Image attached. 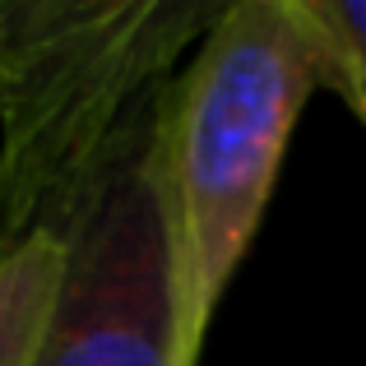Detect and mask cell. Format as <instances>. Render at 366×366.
I'll return each instance as SVG.
<instances>
[{
	"label": "cell",
	"mask_w": 366,
	"mask_h": 366,
	"mask_svg": "<svg viewBox=\"0 0 366 366\" xmlns=\"http://www.w3.org/2000/svg\"><path fill=\"white\" fill-rule=\"evenodd\" d=\"M315 56L292 0H227L172 74L149 144L167 246L172 366H199L209 325L274 195Z\"/></svg>",
	"instance_id": "1"
},
{
	"label": "cell",
	"mask_w": 366,
	"mask_h": 366,
	"mask_svg": "<svg viewBox=\"0 0 366 366\" xmlns=\"http://www.w3.org/2000/svg\"><path fill=\"white\" fill-rule=\"evenodd\" d=\"M214 0H19L0 5V246L61 237L89 195L144 158L177 61Z\"/></svg>",
	"instance_id": "2"
},
{
	"label": "cell",
	"mask_w": 366,
	"mask_h": 366,
	"mask_svg": "<svg viewBox=\"0 0 366 366\" xmlns=\"http://www.w3.org/2000/svg\"><path fill=\"white\" fill-rule=\"evenodd\" d=\"M37 366H172L167 246L149 149L112 172L65 223L61 283Z\"/></svg>",
	"instance_id": "3"
},
{
	"label": "cell",
	"mask_w": 366,
	"mask_h": 366,
	"mask_svg": "<svg viewBox=\"0 0 366 366\" xmlns=\"http://www.w3.org/2000/svg\"><path fill=\"white\" fill-rule=\"evenodd\" d=\"M61 283V237L28 232L0 246V366H37Z\"/></svg>",
	"instance_id": "4"
},
{
	"label": "cell",
	"mask_w": 366,
	"mask_h": 366,
	"mask_svg": "<svg viewBox=\"0 0 366 366\" xmlns=\"http://www.w3.org/2000/svg\"><path fill=\"white\" fill-rule=\"evenodd\" d=\"M311 37L315 84H330L366 125V0H292Z\"/></svg>",
	"instance_id": "5"
},
{
	"label": "cell",
	"mask_w": 366,
	"mask_h": 366,
	"mask_svg": "<svg viewBox=\"0 0 366 366\" xmlns=\"http://www.w3.org/2000/svg\"><path fill=\"white\" fill-rule=\"evenodd\" d=\"M0 79H5V70H0Z\"/></svg>",
	"instance_id": "6"
}]
</instances>
